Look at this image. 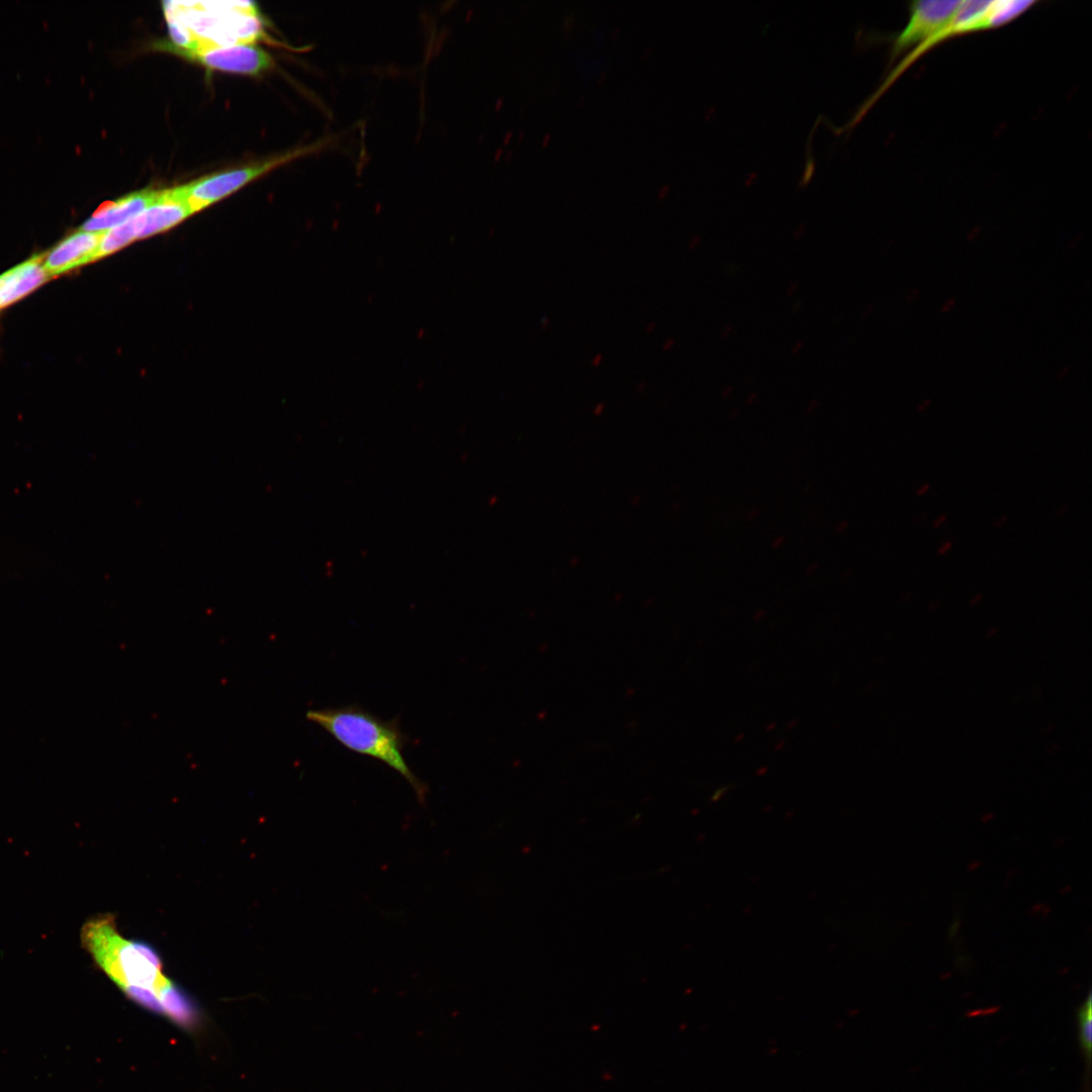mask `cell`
<instances>
[{"mask_svg":"<svg viewBox=\"0 0 1092 1092\" xmlns=\"http://www.w3.org/2000/svg\"><path fill=\"white\" fill-rule=\"evenodd\" d=\"M162 190L144 189L115 201L102 204L82 225L81 230L104 233L138 215L154 203Z\"/></svg>","mask_w":1092,"mask_h":1092,"instance_id":"ba28073f","label":"cell"},{"mask_svg":"<svg viewBox=\"0 0 1092 1092\" xmlns=\"http://www.w3.org/2000/svg\"><path fill=\"white\" fill-rule=\"evenodd\" d=\"M122 991L129 999H131L139 1005L145 1007L146 1009L156 1013L165 1014L159 996L153 990L143 987L128 986L122 989Z\"/></svg>","mask_w":1092,"mask_h":1092,"instance_id":"7c38bea8","label":"cell"},{"mask_svg":"<svg viewBox=\"0 0 1092 1092\" xmlns=\"http://www.w3.org/2000/svg\"><path fill=\"white\" fill-rule=\"evenodd\" d=\"M159 999L165 1015L178 1025L193 1028L197 1024L198 1010L193 1000L172 981L161 990Z\"/></svg>","mask_w":1092,"mask_h":1092,"instance_id":"30bf717a","label":"cell"},{"mask_svg":"<svg viewBox=\"0 0 1092 1092\" xmlns=\"http://www.w3.org/2000/svg\"><path fill=\"white\" fill-rule=\"evenodd\" d=\"M102 233L79 230L60 241L46 255L42 264L52 278L96 260Z\"/></svg>","mask_w":1092,"mask_h":1092,"instance_id":"8992f818","label":"cell"},{"mask_svg":"<svg viewBox=\"0 0 1092 1092\" xmlns=\"http://www.w3.org/2000/svg\"><path fill=\"white\" fill-rule=\"evenodd\" d=\"M315 723L351 751L376 758L397 771L411 785L421 804L428 787L407 764L403 754V735L394 721L382 720L357 707L314 709L306 712Z\"/></svg>","mask_w":1092,"mask_h":1092,"instance_id":"6da1fadb","label":"cell"},{"mask_svg":"<svg viewBox=\"0 0 1092 1092\" xmlns=\"http://www.w3.org/2000/svg\"><path fill=\"white\" fill-rule=\"evenodd\" d=\"M191 214L189 206L171 188L163 189L154 203L127 221L135 241L165 232Z\"/></svg>","mask_w":1092,"mask_h":1092,"instance_id":"52a82bcc","label":"cell"},{"mask_svg":"<svg viewBox=\"0 0 1092 1092\" xmlns=\"http://www.w3.org/2000/svg\"><path fill=\"white\" fill-rule=\"evenodd\" d=\"M1077 1018L1079 1042L1089 1069L1092 1049V1001L1090 993L1078 1009Z\"/></svg>","mask_w":1092,"mask_h":1092,"instance_id":"8fae6325","label":"cell"},{"mask_svg":"<svg viewBox=\"0 0 1092 1092\" xmlns=\"http://www.w3.org/2000/svg\"><path fill=\"white\" fill-rule=\"evenodd\" d=\"M948 548H949V543L945 544L944 547L940 549V553L945 552Z\"/></svg>","mask_w":1092,"mask_h":1092,"instance_id":"5bb4252c","label":"cell"},{"mask_svg":"<svg viewBox=\"0 0 1092 1092\" xmlns=\"http://www.w3.org/2000/svg\"><path fill=\"white\" fill-rule=\"evenodd\" d=\"M51 277L42 264V255L33 256L0 275V309L23 298Z\"/></svg>","mask_w":1092,"mask_h":1092,"instance_id":"9c48e42d","label":"cell"},{"mask_svg":"<svg viewBox=\"0 0 1092 1092\" xmlns=\"http://www.w3.org/2000/svg\"><path fill=\"white\" fill-rule=\"evenodd\" d=\"M132 943L134 947L154 966L162 970V960L152 945L142 940H132Z\"/></svg>","mask_w":1092,"mask_h":1092,"instance_id":"4fadbf2b","label":"cell"},{"mask_svg":"<svg viewBox=\"0 0 1092 1092\" xmlns=\"http://www.w3.org/2000/svg\"><path fill=\"white\" fill-rule=\"evenodd\" d=\"M962 1L926 0L913 1L909 6V20L895 36L891 47V60L910 53L930 39L953 19Z\"/></svg>","mask_w":1092,"mask_h":1092,"instance_id":"277c9868","label":"cell"},{"mask_svg":"<svg viewBox=\"0 0 1092 1092\" xmlns=\"http://www.w3.org/2000/svg\"><path fill=\"white\" fill-rule=\"evenodd\" d=\"M81 942L97 966L121 990L136 986L151 989L159 996L170 982L161 969L134 947L132 940L119 935L111 915L87 921L81 929Z\"/></svg>","mask_w":1092,"mask_h":1092,"instance_id":"7a4b0ae2","label":"cell"},{"mask_svg":"<svg viewBox=\"0 0 1092 1092\" xmlns=\"http://www.w3.org/2000/svg\"><path fill=\"white\" fill-rule=\"evenodd\" d=\"M299 152L300 151L288 153L262 164H255L209 175L185 185L174 187L173 190L175 194L189 206L192 213H194L230 195L284 161H288L295 156H298Z\"/></svg>","mask_w":1092,"mask_h":1092,"instance_id":"3957f363","label":"cell"},{"mask_svg":"<svg viewBox=\"0 0 1092 1092\" xmlns=\"http://www.w3.org/2000/svg\"><path fill=\"white\" fill-rule=\"evenodd\" d=\"M178 55L192 59L203 66L229 73L258 75L272 66L270 55L252 43L215 44L198 42L192 51H181L166 46Z\"/></svg>","mask_w":1092,"mask_h":1092,"instance_id":"5b68a950","label":"cell"}]
</instances>
